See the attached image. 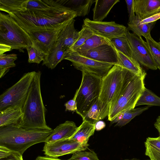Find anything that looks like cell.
<instances>
[{"label":"cell","mask_w":160,"mask_h":160,"mask_svg":"<svg viewBox=\"0 0 160 160\" xmlns=\"http://www.w3.org/2000/svg\"><path fill=\"white\" fill-rule=\"evenodd\" d=\"M8 14L26 31L57 28L77 17L74 12L60 4L46 9Z\"/></svg>","instance_id":"cell-1"},{"label":"cell","mask_w":160,"mask_h":160,"mask_svg":"<svg viewBox=\"0 0 160 160\" xmlns=\"http://www.w3.org/2000/svg\"><path fill=\"white\" fill-rule=\"evenodd\" d=\"M144 71L135 74L127 70L121 88L110 107L108 120L111 122L119 114L134 109L145 87Z\"/></svg>","instance_id":"cell-2"},{"label":"cell","mask_w":160,"mask_h":160,"mask_svg":"<svg viewBox=\"0 0 160 160\" xmlns=\"http://www.w3.org/2000/svg\"><path fill=\"white\" fill-rule=\"evenodd\" d=\"M41 72H36L28 94L22 108L23 116L18 126L28 130H52L47 124L46 108L41 95Z\"/></svg>","instance_id":"cell-3"},{"label":"cell","mask_w":160,"mask_h":160,"mask_svg":"<svg viewBox=\"0 0 160 160\" xmlns=\"http://www.w3.org/2000/svg\"><path fill=\"white\" fill-rule=\"evenodd\" d=\"M52 130H28L14 125L0 127V146L22 155L31 146L45 142Z\"/></svg>","instance_id":"cell-4"},{"label":"cell","mask_w":160,"mask_h":160,"mask_svg":"<svg viewBox=\"0 0 160 160\" xmlns=\"http://www.w3.org/2000/svg\"><path fill=\"white\" fill-rule=\"evenodd\" d=\"M127 70L119 65H114L102 78L98 99L100 120L108 116L111 104L121 88Z\"/></svg>","instance_id":"cell-5"},{"label":"cell","mask_w":160,"mask_h":160,"mask_svg":"<svg viewBox=\"0 0 160 160\" xmlns=\"http://www.w3.org/2000/svg\"><path fill=\"white\" fill-rule=\"evenodd\" d=\"M0 44L24 52L23 49L32 45L30 38L9 14L0 13Z\"/></svg>","instance_id":"cell-6"},{"label":"cell","mask_w":160,"mask_h":160,"mask_svg":"<svg viewBox=\"0 0 160 160\" xmlns=\"http://www.w3.org/2000/svg\"><path fill=\"white\" fill-rule=\"evenodd\" d=\"M82 73V81L76 98V112L82 118L99 99L102 78L87 72Z\"/></svg>","instance_id":"cell-7"},{"label":"cell","mask_w":160,"mask_h":160,"mask_svg":"<svg viewBox=\"0 0 160 160\" xmlns=\"http://www.w3.org/2000/svg\"><path fill=\"white\" fill-rule=\"evenodd\" d=\"M36 72L24 73L15 84L0 96V110L11 106L22 108L26 99Z\"/></svg>","instance_id":"cell-8"},{"label":"cell","mask_w":160,"mask_h":160,"mask_svg":"<svg viewBox=\"0 0 160 160\" xmlns=\"http://www.w3.org/2000/svg\"><path fill=\"white\" fill-rule=\"evenodd\" d=\"M64 59L71 61L72 65L76 69L82 72L93 74L101 78L105 77L114 65L83 56L77 52L69 50Z\"/></svg>","instance_id":"cell-9"},{"label":"cell","mask_w":160,"mask_h":160,"mask_svg":"<svg viewBox=\"0 0 160 160\" xmlns=\"http://www.w3.org/2000/svg\"><path fill=\"white\" fill-rule=\"evenodd\" d=\"M125 35L130 45L133 58L140 64L153 70L158 68L151 54L147 42L128 29Z\"/></svg>","instance_id":"cell-10"},{"label":"cell","mask_w":160,"mask_h":160,"mask_svg":"<svg viewBox=\"0 0 160 160\" xmlns=\"http://www.w3.org/2000/svg\"><path fill=\"white\" fill-rule=\"evenodd\" d=\"M71 21L56 28L26 31L29 36L32 44L47 54L57 41L61 30Z\"/></svg>","instance_id":"cell-11"},{"label":"cell","mask_w":160,"mask_h":160,"mask_svg":"<svg viewBox=\"0 0 160 160\" xmlns=\"http://www.w3.org/2000/svg\"><path fill=\"white\" fill-rule=\"evenodd\" d=\"M83 24L88 28L94 34L100 36L111 41L125 34L128 29L122 25L114 21L97 22L86 18Z\"/></svg>","instance_id":"cell-12"},{"label":"cell","mask_w":160,"mask_h":160,"mask_svg":"<svg viewBox=\"0 0 160 160\" xmlns=\"http://www.w3.org/2000/svg\"><path fill=\"white\" fill-rule=\"evenodd\" d=\"M88 147L69 138L58 140L52 143H45L42 150L46 156L57 158L67 154L86 150Z\"/></svg>","instance_id":"cell-13"},{"label":"cell","mask_w":160,"mask_h":160,"mask_svg":"<svg viewBox=\"0 0 160 160\" xmlns=\"http://www.w3.org/2000/svg\"><path fill=\"white\" fill-rule=\"evenodd\" d=\"M78 52L83 56L98 61L119 65L116 49L112 45L103 44Z\"/></svg>","instance_id":"cell-14"},{"label":"cell","mask_w":160,"mask_h":160,"mask_svg":"<svg viewBox=\"0 0 160 160\" xmlns=\"http://www.w3.org/2000/svg\"><path fill=\"white\" fill-rule=\"evenodd\" d=\"M134 12L143 20L160 13V0H134Z\"/></svg>","instance_id":"cell-15"},{"label":"cell","mask_w":160,"mask_h":160,"mask_svg":"<svg viewBox=\"0 0 160 160\" xmlns=\"http://www.w3.org/2000/svg\"><path fill=\"white\" fill-rule=\"evenodd\" d=\"M23 116L22 108L17 106H9L0 110V128L11 125L18 126Z\"/></svg>","instance_id":"cell-16"},{"label":"cell","mask_w":160,"mask_h":160,"mask_svg":"<svg viewBox=\"0 0 160 160\" xmlns=\"http://www.w3.org/2000/svg\"><path fill=\"white\" fill-rule=\"evenodd\" d=\"M78 128L74 122L66 121L52 130L44 142L50 143L62 139L69 138L73 135Z\"/></svg>","instance_id":"cell-17"},{"label":"cell","mask_w":160,"mask_h":160,"mask_svg":"<svg viewBox=\"0 0 160 160\" xmlns=\"http://www.w3.org/2000/svg\"><path fill=\"white\" fill-rule=\"evenodd\" d=\"M69 50L64 48L57 41L46 54L42 65L51 69H54L64 58Z\"/></svg>","instance_id":"cell-18"},{"label":"cell","mask_w":160,"mask_h":160,"mask_svg":"<svg viewBox=\"0 0 160 160\" xmlns=\"http://www.w3.org/2000/svg\"><path fill=\"white\" fill-rule=\"evenodd\" d=\"M75 20L72 19L60 32L57 41L63 47L67 50H69L77 40L79 32L74 27Z\"/></svg>","instance_id":"cell-19"},{"label":"cell","mask_w":160,"mask_h":160,"mask_svg":"<svg viewBox=\"0 0 160 160\" xmlns=\"http://www.w3.org/2000/svg\"><path fill=\"white\" fill-rule=\"evenodd\" d=\"M59 4L74 12L77 17L85 16L89 13L94 0H57Z\"/></svg>","instance_id":"cell-20"},{"label":"cell","mask_w":160,"mask_h":160,"mask_svg":"<svg viewBox=\"0 0 160 160\" xmlns=\"http://www.w3.org/2000/svg\"><path fill=\"white\" fill-rule=\"evenodd\" d=\"M120 0H96L93 9V21L102 22L114 6Z\"/></svg>","instance_id":"cell-21"},{"label":"cell","mask_w":160,"mask_h":160,"mask_svg":"<svg viewBox=\"0 0 160 160\" xmlns=\"http://www.w3.org/2000/svg\"><path fill=\"white\" fill-rule=\"evenodd\" d=\"M95 125L83 121L73 135L69 138L88 146L89 139L94 134L95 130Z\"/></svg>","instance_id":"cell-22"},{"label":"cell","mask_w":160,"mask_h":160,"mask_svg":"<svg viewBox=\"0 0 160 160\" xmlns=\"http://www.w3.org/2000/svg\"><path fill=\"white\" fill-rule=\"evenodd\" d=\"M156 22L141 24L137 21L136 16L132 20L128 22V29L132 31L139 37L143 36L145 38L151 35V31Z\"/></svg>","instance_id":"cell-23"},{"label":"cell","mask_w":160,"mask_h":160,"mask_svg":"<svg viewBox=\"0 0 160 160\" xmlns=\"http://www.w3.org/2000/svg\"><path fill=\"white\" fill-rule=\"evenodd\" d=\"M28 0H0V10L9 14L27 10Z\"/></svg>","instance_id":"cell-24"},{"label":"cell","mask_w":160,"mask_h":160,"mask_svg":"<svg viewBox=\"0 0 160 160\" xmlns=\"http://www.w3.org/2000/svg\"><path fill=\"white\" fill-rule=\"evenodd\" d=\"M145 155L150 160H160V136L158 137H148L144 142Z\"/></svg>","instance_id":"cell-25"},{"label":"cell","mask_w":160,"mask_h":160,"mask_svg":"<svg viewBox=\"0 0 160 160\" xmlns=\"http://www.w3.org/2000/svg\"><path fill=\"white\" fill-rule=\"evenodd\" d=\"M116 49L120 66L135 74H139L144 71L139 63L134 59L128 58L119 51Z\"/></svg>","instance_id":"cell-26"},{"label":"cell","mask_w":160,"mask_h":160,"mask_svg":"<svg viewBox=\"0 0 160 160\" xmlns=\"http://www.w3.org/2000/svg\"><path fill=\"white\" fill-rule=\"evenodd\" d=\"M103 44L112 45L111 41L105 38L94 34L89 38L75 52H80L88 50Z\"/></svg>","instance_id":"cell-27"},{"label":"cell","mask_w":160,"mask_h":160,"mask_svg":"<svg viewBox=\"0 0 160 160\" xmlns=\"http://www.w3.org/2000/svg\"><path fill=\"white\" fill-rule=\"evenodd\" d=\"M110 41L116 49L128 58H133L132 49L125 34L114 38Z\"/></svg>","instance_id":"cell-28"},{"label":"cell","mask_w":160,"mask_h":160,"mask_svg":"<svg viewBox=\"0 0 160 160\" xmlns=\"http://www.w3.org/2000/svg\"><path fill=\"white\" fill-rule=\"evenodd\" d=\"M143 105L160 106V98L145 88L138 100L136 106Z\"/></svg>","instance_id":"cell-29"},{"label":"cell","mask_w":160,"mask_h":160,"mask_svg":"<svg viewBox=\"0 0 160 160\" xmlns=\"http://www.w3.org/2000/svg\"><path fill=\"white\" fill-rule=\"evenodd\" d=\"M16 54H3L0 55V78L3 77L10 69L16 66L14 61L17 59Z\"/></svg>","instance_id":"cell-30"},{"label":"cell","mask_w":160,"mask_h":160,"mask_svg":"<svg viewBox=\"0 0 160 160\" xmlns=\"http://www.w3.org/2000/svg\"><path fill=\"white\" fill-rule=\"evenodd\" d=\"M145 38L152 58L160 71V44L154 40L151 35Z\"/></svg>","instance_id":"cell-31"},{"label":"cell","mask_w":160,"mask_h":160,"mask_svg":"<svg viewBox=\"0 0 160 160\" xmlns=\"http://www.w3.org/2000/svg\"><path fill=\"white\" fill-rule=\"evenodd\" d=\"M149 108L148 106H145L132 109L125 112L123 113L122 119L116 123L115 126L122 127L126 125L135 117L140 115Z\"/></svg>","instance_id":"cell-32"},{"label":"cell","mask_w":160,"mask_h":160,"mask_svg":"<svg viewBox=\"0 0 160 160\" xmlns=\"http://www.w3.org/2000/svg\"><path fill=\"white\" fill-rule=\"evenodd\" d=\"M59 4L57 1L28 0L27 6V10L44 9L57 6Z\"/></svg>","instance_id":"cell-33"},{"label":"cell","mask_w":160,"mask_h":160,"mask_svg":"<svg viewBox=\"0 0 160 160\" xmlns=\"http://www.w3.org/2000/svg\"><path fill=\"white\" fill-rule=\"evenodd\" d=\"M94 34L88 28L83 24L81 30L79 31L77 40L69 50L75 51L77 49L82 46L89 38Z\"/></svg>","instance_id":"cell-34"},{"label":"cell","mask_w":160,"mask_h":160,"mask_svg":"<svg viewBox=\"0 0 160 160\" xmlns=\"http://www.w3.org/2000/svg\"><path fill=\"white\" fill-rule=\"evenodd\" d=\"M100 107L98 100L92 107L82 118L83 121L94 124L99 120Z\"/></svg>","instance_id":"cell-35"},{"label":"cell","mask_w":160,"mask_h":160,"mask_svg":"<svg viewBox=\"0 0 160 160\" xmlns=\"http://www.w3.org/2000/svg\"><path fill=\"white\" fill-rule=\"evenodd\" d=\"M26 49L28 55V62L29 63H35L39 64L44 59L46 54L32 44Z\"/></svg>","instance_id":"cell-36"},{"label":"cell","mask_w":160,"mask_h":160,"mask_svg":"<svg viewBox=\"0 0 160 160\" xmlns=\"http://www.w3.org/2000/svg\"><path fill=\"white\" fill-rule=\"evenodd\" d=\"M68 160H99L97 154L92 150H82L73 153Z\"/></svg>","instance_id":"cell-37"},{"label":"cell","mask_w":160,"mask_h":160,"mask_svg":"<svg viewBox=\"0 0 160 160\" xmlns=\"http://www.w3.org/2000/svg\"><path fill=\"white\" fill-rule=\"evenodd\" d=\"M78 89L76 91L73 98L67 102L65 104L66 110H69L71 111H76L77 110V103L76 98L77 96Z\"/></svg>","instance_id":"cell-38"},{"label":"cell","mask_w":160,"mask_h":160,"mask_svg":"<svg viewBox=\"0 0 160 160\" xmlns=\"http://www.w3.org/2000/svg\"><path fill=\"white\" fill-rule=\"evenodd\" d=\"M128 13V22H131L136 16L134 9V0H125Z\"/></svg>","instance_id":"cell-39"},{"label":"cell","mask_w":160,"mask_h":160,"mask_svg":"<svg viewBox=\"0 0 160 160\" xmlns=\"http://www.w3.org/2000/svg\"><path fill=\"white\" fill-rule=\"evenodd\" d=\"M12 151L6 147L0 146V159H3L9 156Z\"/></svg>","instance_id":"cell-40"},{"label":"cell","mask_w":160,"mask_h":160,"mask_svg":"<svg viewBox=\"0 0 160 160\" xmlns=\"http://www.w3.org/2000/svg\"><path fill=\"white\" fill-rule=\"evenodd\" d=\"M22 155L18 152L12 151L9 156L0 160H23Z\"/></svg>","instance_id":"cell-41"},{"label":"cell","mask_w":160,"mask_h":160,"mask_svg":"<svg viewBox=\"0 0 160 160\" xmlns=\"http://www.w3.org/2000/svg\"><path fill=\"white\" fill-rule=\"evenodd\" d=\"M105 126V123L104 121L100 120L95 124V129L97 131H99L104 128Z\"/></svg>","instance_id":"cell-42"},{"label":"cell","mask_w":160,"mask_h":160,"mask_svg":"<svg viewBox=\"0 0 160 160\" xmlns=\"http://www.w3.org/2000/svg\"><path fill=\"white\" fill-rule=\"evenodd\" d=\"M11 50V47L6 45L0 44V55L3 54L4 52L10 51Z\"/></svg>","instance_id":"cell-43"},{"label":"cell","mask_w":160,"mask_h":160,"mask_svg":"<svg viewBox=\"0 0 160 160\" xmlns=\"http://www.w3.org/2000/svg\"><path fill=\"white\" fill-rule=\"evenodd\" d=\"M36 160H62L57 158H52L46 156H39L38 157Z\"/></svg>","instance_id":"cell-44"},{"label":"cell","mask_w":160,"mask_h":160,"mask_svg":"<svg viewBox=\"0 0 160 160\" xmlns=\"http://www.w3.org/2000/svg\"><path fill=\"white\" fill-rule=\"evenodd\" d=\"M154 126L158 130L160 136V115L157 118L156 122L154 124Z\"/></svg>","instance_id":"cell-45"},{"label":"cell","mask_w":160,"mask_h":160,"mask_svg":"<svg viewBox=\"0 0 160 160\" xmlns=\"http://www.w3.org/2000/svg\"><path fill=\"white\" fill-rule=\"evenodd\" d=\"M130 160H140L137 159V158H132Z\"/></svg>","instance_id":"cell-46"},{"label":"cell","mask_w":160,"mask_h":160,"mask_svg":"<svg viewBox=\"0 0 160 160\" xmlns=\"http://www.w3.org/2000/svg\"><path fill=\"white\" fill-rule=\"evenodd\" d=\"M160 44V39H159V42Z\"/></svg>","instance_id":"cell-47"},{"label":"cell","mask_w":160,"mask_h":160,"mask_svg":"<svg viewBox=\"0 0 160 160\" xmlns=\"http://www.w3.org/2000/svg\"><path fill=\"white\" fill-rule=\"evenodd\" d=\"M150 160V159H146V160Z\"/></svg>","instance_id":"cell-48"}]
</instances>
